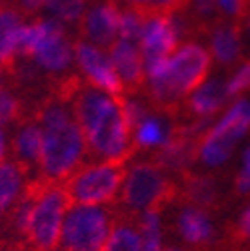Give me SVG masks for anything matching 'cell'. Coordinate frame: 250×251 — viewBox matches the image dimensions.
<instances>
[{"label": "cell", "instance_id": "6da1fadb", "mask_svg": "<svg viewBox=\"0 0 250 251\" xmlns=\"http://www.w3.org/2000/svg\"><path fill=\"white\" fill-rule=\"evenodd\" d=\"M70 106L86 150L106 162H124L128 158L132 140L122 96H112L90 84H78L70 94Z\"/></svg>", "mask_w": 250, "mask_h": 251}, {"label": "cell", "instance_id": "7a4b0ae2", "mask_svg": "<svg viewBox=\"0 0 250 251\" xmlns=\"http://www.w3.org/2000/svg\"><path fill=\"white\" fill-rule=\"evenodd\" d=\"M42 130V150L38 160L40 179L64 183L80 166L86 142L74 118L70 100L52 94L34 114Z\"/></svg>", "mask_w": 250, "mask_h": 251}, {"label": "cell", "instance_id": "3957f363", "mask_svg": "<svg viewBox=\"0 0 250 251\" xmlns=\"http://www.w3.org/2000/svg\"><path fill=\"white\" fill-rule=\"evenodd\" d=\"M70 200L62 183L44 179L30 181L18 203L10 209L8 226L14 235L32 251H54L60 243V231Z\"/></svg>", "mask_w": 250, "mask_h": 251}, {"label": "cell", "instance_id": "277c9868", "mask_svg": "<svg viewBox=\"0 0 250 251\" xmlns=\"http://www.w3.org/2000/svg\"><path fill=\"white\" fill-rule=\"evenodd\" d=\"M212 56L198 42H184L166 60L144 64V84L160 110H172L206 82Z\"/></svg>", "mask_w": 250, "mask_h": 251}, {"label": "cell", "instance_id": "5b68a950", "mask_svg": "<svg viewBox=\"0 0 250 251\" xmlns=\"http://www.w3.org/2000/svg\"><path fill=\"white\" fill-rule=\"evenodd\" d=\"M18 58H26L42 72L64 80L74 62V44L58 20L36 18L22 28Z\"/></svg>", "mask_w": 250, "mask_h": 251}, {"label": "cell", "instance_id": "8992f818", "mask_svg": "<svg viewBox=\"0 0 250 251\" xmlns=\"http://www.w3.org/2000/svg\"><path fill=\"white\" fill-rule=\"evenodd\" d=\"M250 132V100L236 98L226 112L202 132L196 144V160L206 168H220Z\"/></svg>", "mask_w": 250, "mask_h": 251}, {"label": "cell", "instance_id": "52a82bcc", "mask_svg": "<svg viewBox=\"0 0 250 251\" xmlns=\"http://www.w3.org/2000/svg\"><path fill=\"white\" fill-rule=\"evenodd\" d=\"M176 196V185L168 174L154 162H136L120 187V205L128 215H142L150 209H162Z\"/></svg>", "mask_w": 250, "mask_h": 251}, {"label": "cell", "instance_id": "ba28073f", "mask_svg": "<svg viewBox=\"0 0 250 251\" xmlns=\"http://www.w3.org/2000/svg\"><path fill=\"white\" fill-rule=\"evenodd\" d=\"M124 162L98 160L80 166L64 183L70 203L78 205H106L112 203L124 181Z\"/></svg>", "mask_w": 250, "mask_h": 251}, {"label": "cell", "instance_id": "9c48e42d", "mask_svg": "<svg viewBox=\"0 0 250 251\" xmlns=\"http://www.w3.org/2000/svg\"><path fill=\"white\" fill-rule=\"evenodd\" d=\"M112 227V215L104 205L70 203L60 231L62 251H102Z\"/></svg>", "mask_w": 250, "mask_h": 251}, {"label": "cell", "instance_id": "30bf717a", "mask_svg": "<svg viewBox=\"0 0 250 251\" xmlns=\"http://www.w3.org/2000/svg\"><path fill=\"white\" fill-rule=\"evenodd\" d=\"M182 38L178 22L174 14H150L144 16L142 32H140V54L142 62L150 64V62L166 60L174 54L178 48V40Z\"/></svg>", "mask_w": 250, "mask_h": 251}, {"label": "cell", "instance_id": "8fae6325", "mask_svg": "<svg viewBox=\"0 0 250 251\" xmlns=\"http://www.w3.org/2000/svg\"><path fill=\"white\" fill-rule=\"evenodd\" d=\"M74 62L78 64V70L86 78V82L92 88H98L112 96H122L124 86L112 66L108 52L92 46L84 40L74 42Z\"/></svg>", "mask_w": 250, "mask_h": 251}, {"label": "cell", "instance_id": "7c38bea8", "mask_svg": "<svg viewBox=\"0 0 250 251\" xmlns=\"http://www.w3.org/2000/svg\"><path fill=\"white\" fill-rule=\"evenodd\" d=\"M174 227L178 237L192 249L208 251L218 241V231L208 209L192 203H184L174 217Z\"/></svg>", "mask_w": 250, "mask_h": 251}, {"label": "cell", "instance_id": "4fadbf2b", "mask_svg": "<svg viewBox=\"0 0 250 251\" xmlns=\"http://www.w3.org/2000/svg\"><path fill=\"white\" fill-rule=\"evenodd\" d=\"M118 22H120V10L104 0L102 4L92 6L88 12H84L78 28L84 42L96 46L100 50L110 48L118 40Z\"/></svg>", "mask_w": 250, "mask_h": 251}, {"label": "cell", "instance_id": "5bb4252c", "mask_svg": "<svg viewBox=\"0 0 250 251\" xmlns=\"http://www.w3.org/2000/svg\"><path fill=\"white\" fill-rule=\"evenodd\" d=\"M108 56L124 90L138 92L144 86V62H142L140 46L136 42L118 38L108 48Z\"/></svg>", "mask_w": 250, "mask_h": 251}, {"label": "cell", "instance_id": "9a60e30c", "mask_svg": "<svg viewBox=\"0 0 250 251\" xmlns=\"http://www.w3.org/2000/svg\"><path fill=\"white\" fill-rule=\"evenodd\" d=\"M228 102H230V98H228V92H226V82L206 80L184 100V106H186V112H188L196 122H208Z\"/></svg>", "mask_w": 250, "mask_h": 251}, {"label": "cell", "instance_id": "2e32d148", "mask_svg": "<svg viewBox=\"0 0 250 251\" xmlns=\"http://www.w3.org/2000/svg\"><path fill=\"white\" fill-rule=\"evenodd\" d=\"M24 14L20 6L0 4V64L8 72L18 60Z\"/></svg>", "mask_w": 250, "mask_h": 251}, {"label": "cell", "instance_id": "e0dca14e", "mask_svg": "<svg viewBox=\"0 0 250 251\" xmlns=\"http://www.w3.org/2000/svg\"><path fill=\"white\" fill-rule=\"evenodd\" d=\"M174 134V126L164 122L162 118L154 116L150 110H146L132 126H130V140L132 148L138 150H162Z\"/></svg>", "mask_w": 250, "mask_h": 251}, {"label": "cell", "instance_id": "ac0fdd59", "mask_svg": "<svg viewBox=\"0 0 250 251\" xmlns=\"http://www.w3.org/2000/svg\"><path fill=\"white\" fill-rule=\"evenodd\" d=\"M40 150H42V130L36 118H28L18 124V128L12 138V151H14V162L22 166L26 172L38 168L40 160Z\"/></svg>", "mask_w": 250, "mask_h": 251}, {"label": "cell", "instance_id": "d6986e66", "mask_svg": "<svg viewBox=\"0 0 250 251\" xmlns=\"http://www.w3.org/2000/svg\"><path fill=\"white\" fill-rule=\"evenodd\" d=\"M210 52L222 66H230L242 52V28L232 20H218L210 28Z\"/></svg>", "mask_w": 250, "mask_h": 251}, {"label": "cell", "instance_id": "ffe728a7", "mask_svg": "<svg viewBox=\"0 0 250 251\" xmlns=\"http://www.w3.org/2000/svg\"><path fill=\"white\" fill-rule=\"evenodd\" d=\"M26 170L16 162L0 166V219L6 217L26 190Z\"/></svg>", "mask_w": 250, "mask_h": 251}, {"label": "cell", "instance_id": "44dd1931", "mask_svg": "<svg viewBox=\"0 0 250 251\" xmlns=\"http://www.w3.org/2000/svg\"><path fill=\"white\" fill-rule=\"evenodd\" d=\"M182 194L186 198V203L198 205L202 209H210L218 201V183L210 176H186Z\"/></svg>", "mask_w": 250, "mask_h": 251}, {"label": "cell", "instance_id": "7402d4cb", "mask_svg": "<svg viewBox=\"0 0 250 251\" xmlns=\"http://www.w3.org/2000/svg\"><path fill=\"white\" fill-rule=\"evenodd\" d=\"M102 251H142L138 224H132L130 217H122L112 222Z\"/></svg>", "mask_w": 250, "mask_h": 251}, {"label": "cell", "instance_id": "603a6c76", "mask_svg": "<svg viewBox=\"0 0 250 251\" xmlns=\"http://www.w3.org/2000/svg\"><path fill=\"white\" fill-rule=\"evenodd\" d=\"M138 231L142 251H164V226L160 209H150L138 215Z\"/></svg>", "mask_w": 250, "mask_h": 251}, {"label": "cell", "instance_id": "cb8c5ba5", "mask_svg": "<svg viewBox=\"0 0 250 251\" xmlns=\"http://www.w3.org/2000/svg\"><path fill=\"white\" fill-rule=\"evenodd\" d=\"M48 12L54 20H58L62 26L64 24H80L84 12H86V0H46Z\"/></svg>", "mask_w": 250, "mask_h": 251}, {"label": "cell", "instance_id": "d4e9b609", "mask_svg": "<svg viewBox=\"0 0 250 251\" xmlns=\"http://www.w3.org/2000/svg\"><path fill=\"white\" fill-rule=\"evenodd\" d=\"M20 118H22V104L2 82L0 84V128L12 122H18Z\"/></svg>", "mask_w": 250, "mask_h": 251}, {"label": "cell", "instance_id": "484cf974", "mask_svg": "<svg viewBox=\"0 0 250 251\" xmlns=\"http://www.w3.org/2000/svg\"><path fill=\"white\" fill-rule=\"evenodd\" d=\"M248 90H250V60H246L226 82V92H228L230 102L236 100L240 94H244Z\"/></svg>", "mask_w": 250, "mask_h": 251}, {"label": "cell", "instance_id": "4316f807", "mask_svg": "<svg viewBox=\"0 0 250 251\" xmlns=\"http://www.w3.org/2000/svg\"><path fill=\"white\" fill-rule=\"evenodd\" d=\"M216 6L224 20L242 24V18L246 16V12L250 8V0H216Z\"/></svg>", "mask_w": 250, "mask_h": 251}, {"label": "cell", "instance_id": "83f0119b", "mask_svg": "<svg viewBox=\"0 0 250 251\" xmlns=\"http://www.w3.org/2000/svg\"><path fill=\"white\" fill-rule=\"evenodd\" d=\"M234 192L238 196H250V144L242 153V162L234 179Z\"/></svg>", "mask_w": 250, "mask_h": 251}, {"label": "cell", "instance_id": "f1b7e54d", "mask_svg": "<svg viewBox=\"0 0 250 251\" xmlns=\"http://www.w3.org/2000/svg\"><path fill=\"white\" fill-rule=\"evenodd\" d=\"M118 10H134L140 16H150L156 10L158 0H108Z\"/></svg>", "mask_w": 250, "mask_h": 251}, {"label": "cell", "instance_id": "f546056e", "mask_svg": "<svg viewBox=\"0 0 250 251\" xmlns=\"http://www.w3.org/2000/svg\"><path fill=\"white\" fill-rule=\"evenodd\" d=\"M234 235H236V239H238L244 247H250V203L240 211V215H238V219H236Z\"/></svg>", "mask_w": 250, "mask_h": 251}, {"label": "cell", "instance_id": "4dcf8cb0", "mask_svg": "<svg viewBox=\"0 0 250 251\" xmlns=\"http://www.w3.org/2000/svg\"><path fill=\"white\" fill-rule=\"evenodd\" d=\"M6 153H8V138H6V132L0 128V166L4 164Z\"/></svg>", "mask_w": 250, "mask_h": 251}, {"label": "cell", "instance_id": "1f68e13d", "mask_svg": "<svg viewBox=\"0 0 250 251\" xmlns=\"http://www.w3.org/2000/svg\"><path fill=\"white\" fill-rule=\"evenodd\" d=\"M164 251H188V249H182V247H170V249H164Z\"/></svg>", "mask_w": 250, "mask_h": 251}, {"label": "cell", "instance_id": "d6a6232c", "mask_svg": "<svg viewBox=\"0 0 250 251\" xmlns=\"http://www.w3.org/2000/svg\"><path fill=\"white\" fill-rule=\"evenodd\" d=\"M2 76H4V68H2V64H0V84H2Z\"/></svg>", "mask_w": 250, "mask_h": 251}, {"label": "cell", "instance_id": "836d02e7", "mask_svg": "<svg viewBox=\"0 0 250 251\" xmlns=\"http://www.w3.org/2000/svg\"><path fill=\"white\" fill-rule=\"evenodd\" d=\"M54 251H56V249H54Z\"/></svg>", "mask_w": 250, "mask_h": 251}]
</instances>
